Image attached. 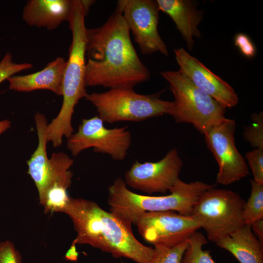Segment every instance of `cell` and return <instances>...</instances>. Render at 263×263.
<instances>
[{
    "mask_svg": "<svg viewBox=\"0 0 263 263\" xmlns=\"http://www.w3.org/2000/svg\"><path fill=\"white\" fill-rule=\"evenodd\" d=\"M251 191L243 207V219L245 225H251L255 222L263 219V183L251 179Z\"/></svg>",
    "mask_w": 263,
    "mask_h": 263,
    "instance_id": "cell-19",
    "label": "cell"
},
{
    "mask_svg": "<svg viewBox=\"0 0 263 263\" xmlns=\"http://www.w3.org/2000/svg\"><path fill=\"white\" fill-rule=\"evenodd\" d=\"M244 203L236 192L213 186L200 195L190 216L204 229L208 240L216 243L245 225Z\"/></svg>",
    "mask_w": 263,
    "mask_h": 263,
    "instance_id": "cell-7",
    "label": "cell"
},
{
    "mask_svg": "<svg viewBox=\"0 0 263 263\" xmlns=\"http://www.w3.org/2000/svg\"><path fill=\"white\" fill-rule=\"evenodd\" d=\"M38 136V147L27 161L28 173L34 181L38 193L39 203L44 200L51 175L50 159L46 151L47 122L45 116L37 113L35 116Z\"/></svg>",
    "mask_w": 263,
    "mask_h": 263,
    "instance_id": "cell-17",
    "label": "cell"
},
{
    "mask_svg": "<svg viewBox=\"0 0 263 263\" xmlns=\"http://www.w3.org/2000/svg\"><path fill=\"white\" fill-rule=\"evenodd\" d=\"M160 11L169 15L187 44L189 50L194 45L193 37L201 34L198 26L203 19L201 11L188 0H157Z\"/></svg>",
    "mask_w": 263,
    "mask_h": 263,
    "instance_id": "cell-16",
    "label": "cell"
},
{
    "mask_svg": "<svg viewBox=\"0 0 263 263\" xmlns=\"http://www.w3.org/2000/svg\"><path fill=\"white\" fill-rule=\"evenodd\" d=\"M178 71L196 87L212 97L225 109L238 103L237 94L226 81L206 67L183 48L174 49Z\"/></svg>",
    "mask_w": 263,
    "mask_h": 263,
    "instance_id": "cell-13",
    "label": "cell"
},
{
    "mask_svg": "<svg viewBox=\"0 0 263 263\" xmlns=\"http://www.w3.org/2000/svg\"><path fill=\"white\" fill-rule=\"evenodd\" d=\"M130 33L117 5L102 25L87 29L86 86L133 88L150 79V73L138 57Z\"/></svg>",
    "mask_w": 263,
    "mask_h": 263,
    "instance_id": "cell-1",
    "label": "cell"
},
{
    "mask_svg": "<svg viewBox=\"0 0 263 263\" xmlns=\"http://www.w3.org/2000/svg\"><path fill=\"white\" fill-rule=\"evenodd\" d=\"M71 9L70 0H30L24 7L22 17L30 26L53 30L68 21Z\"/></svg>",
    "mask_w": 263,
    "mask_h": 263,
    "instance_id": "cell-15",
    "label": "cell"
},
{
    "mask_svg": "<svg viewBox=\"0 0 263 263\" xmlns=\"http://www.w3.org/2000/svg\"><path fill=\"white\" fill-rule=\"evenodd\" d=\"M213 186L198 181L186 183L179 179L169 194L145 195L129 189L124 180L119 177L108 188V203L110 212L132 225L140 215L147 212L173 211L190 216L200 195Z\"/></svg>",
    "mask_w": 263,
    "mask_h": 263,
    "instance_id": "cell-4",
    "label": "cell"
},
{
    "mask_svg": "<svg viewBox=\"0 0 263 263\" xmlns=\"http://www.w3.org/2000/svg\"></svg>",
    "mask_w": 263,
    "mask_h": 263,
    "instance_id": "cell-30",
    "label": "cell"
},
{
    "mask_svg": "<svg viewBox=\"0 0 263 263\" xmlns=\"http://www.w3.org/2000/svg\"><path fill=\"white\" fill-rule=\"evenodd\" d=\"M132 134L127 126L108 129L98 116L82 119L77 131L68 138L67 146L73 156L93 148L95 152L123 160L131 145Z\"/></svg>",
    "mask_w": 263,
    "mask_h": 263,
    "instance_id": "cell-8",
    "label": "cell"
},
{
    "mask_svg": "<svg viewBox=\"0 0 263 263\" xmlns=\"http://www.w3.org/2000/svg\"><path fill=\"white\" fill-rule=\"evenodd\" d=\"M234 44L245 56L251 58L255 56L256 53V47L246 34H237L234 38Z\"/></svg>",
    "mask_w": 263,
    "mask_h": 263,
    "instance_id": "cell-26",
    "label": "cell"
},
{
    "mask_svg": "<svg viewBox=\"0 0 263 263\" xmlns=\"http://www.w3.org/2000/svg\"><path fill=\"white\" fill-rule=\"evenodd\" d=\"M66 65L65 59L58 57L40 71L24 75H13L7 79L9 83V89L26 92L48 90L58 95H62Z\"/></svg>",
    "mask_w": 263,
    "mask_h": 263,
    "instance_id": "cell-14",
    "label": "cell"
},
{
    "mask_svg": "<svg viewBox=\"0 0 263 263\" xmlns=\"http://www.w3.org/2000/svg\"><path fill=\"white\" fill-rule=\"evenodd\" d=\"M92 3V0H72L68 21L72 40L64 74L63 102L58 114L47 128V141L51 142L54 147L62 144L63 136L68 138L73 134L72 117L75 107L88 94L85 82L87 41L85 18Z\"/></svg>",
    "mask_w": 263,
    "mask_h": 263,
    "instance_id": "cell-3",
    "label": "cell"
},
{
    "mask_svg": "<svg viewBox=\"0 0 263 263\" xmlns=\"http://www.w3.org/2000/svg\"><path fill=\"white\" fill-rule=\"evenodd\" d=\"M159 74L168 82L173 94L174 107L171 116L176 122L192 124L204 134L225 117V109L178 71H166Z\"/></svg>",
    "mask_w": 263,
    "mask_h": 263,
    "instance_id": "cell-6",
    "label": "cell"
},
{
    "mask_svg": "<svg viewBox=\"0 0 263 263\" xmlns=\"http://www.w3.org/2000/svg\"><path fill=\"white\" fill-rule=\"evenodd\" d=\"M141 53L169 56L167 45L158 31L160 10L156 0H120L117 5Z\"/></svg>",
    "mask_w": 263,
    "mask_h": 263,
    "instance_id": "cell-10",
    "label": "cell"
},
{
    "mask_svg": "<svg viewBox=\"0 0 263 263\" xmlns=\"http://www.w3.org/2000/svg\"><path fill=\"white\" fill-rule=\"evenodd\" d=\"M0 263H22L20 253L10 241L0 242Z\"/></svg>",
    "mask_w": 263,
    "mask_h": 263,
    "instance_id": "cell-25",
    "label": "cell"
},
{
    "mask_svg": "<svg viewBox=\"0 0 263 263\" xmlns=\"http://www.w3.org/2000/svg\"><path fill=\"white\" fill-rule=\"evenodd\" d=\"M253 123L244 128V139L255 149H263V113H254L251 115Z\"/></svg>",
    "mask_w": 263,
    "mask_h": 263,
    "instance_id": "cell-22",
    "label": "cell"
},
{
    "mask_svg": "<svg viewBox=\"0 0 263 263\" xmlns=\"http://www.w3.org/2000/svg\"><path fill=\"white\" fill-rule=\"evenodd\" d=\"M134 225L142 238L154 246L178 245L200 228L191 216L173 211L143 213Z\"/></svg>",
    "mask_w": 263,
    "mask_h": 263,
    "instance_id": "cell-11",
    "label": "cell"
},
{
    "mask_svg": "<svg viewBox=\"0 0 263 263\" xmlns=\"http://www.w3.org/2000/svg\"><path fill=\"white\" fill-rule=\"evenodd\" d=\"M160 93L142 94L133 88L110 89L102 93L87 94L86 99L96 108L98 116L105 122H140L148 118L171 115L173 101L160 98Z\"/></svg>",
    "mask_w": 263,
    "mask_h": 263,
    "instance_id": "cell-5",
    "label": "cell"
},
{
    "mask_svg": "<svg viewBox=\"0 0 263 263\" xmlns=\"http://www.w3.org/2000/svg\"><path fill=\"white\" fill-rule=\"evenodd\" d=\"M71 219L77 235L76 244H87L110 253L113 257L149 263L154 248L146 246L134 236L131 225L95 202L70 197L63 212Z\"/></svg>",
    "mask_w": 263,
    "mask_h": 263,
    "instance_id": "cell-2",
    "label": "cell"
},
{
    "mask_svg": "<svg viewBox=\"0 0 263 263\" xmlns=\"http://www.w3.org/2000/svg\"><path fill=\"white\" fill-rule=\"evenodd\" d=\"M30 63L18 64L12 61V56L7 53L0 62V83L14 74L32 67Z\"/></svg>",
    "mask_w": 263,
    "mask_h": 263,
    "instance_id": "cell-23",
    "label": "cell"
},
{
    "mask_svg": "<svg viewBox=\"0 0 263 263\" xmlns=\"http://www.w3.org/2000/svg\"><path fill=\"white\" fill-rule=\"evenodd\" d=\"M76 244L73 241L72 244L65 255L66 260L70 261H76L78 253L76 250Z\"/></svg>",
    "mask_w": 263,
    "mask_h": 263,
    "instance_id": "cell-28",
    "label": "cell"
},
{
    "mask_svg": "<svg viewBox=\"0 0 263 263\" xmlns=\"http://www.w3.org/2000/svg\"><path fill=\"white\" fill-rule=\"evenodd\" d=\"M11 126V122L8 120L0 121V135L8 130Z\"/></svg>",
    "mask_w": 263,
    "mask_h": 263,
    "instance_id": "cell-29",
    "label": "cell"
},
{
    "mask_svg": "<svg viewBox=\"0 0 263 263\" xmlns=\"http://www.w3.org/2000/svg\"><path fill=\"white\" fill-rule=\"evenodd\" d=\"M215 243L240 263H263V244L253 234L250 225H244Z\"/></svg>",
    "mask_w": 263,
    "mask_h": 263,
    "instance_id": "cell-18",
    "label": "cell"
},
{
    "mask_svg": "<svg viewBox=\"0 0 263 263\" xmlns=\"http://www.w3.org/2000/svg\"><path fill=\"white\" fill-rule=\"evenodd\" d=\"M245 157L253 175V180L263 183V149H255L247 152Z\"/></svg>",
    "mask_w": 263,
    "mask_h": 263,
    "instance_id": "cell-24",
    "label": "cell"
},
{
    "mask_svg": "<svg viewBox=\"0 0 263 263\" xmlns=\"http://www.w3.org/2000/svg\"><path fill=\"white\" fill-rule=\"evenodd\" d=\"M188 240L173 246L155 245L153 255L149 263H182L188 245Z\"/></svg>",
    "mask_w": 263,
    "mask_h": 263,
    "instance_id": "cell-21",
    "label": "cell"
},
{
    "mask_svg": "<svg viewBox=\"0 0 263 263\" xmlns=\"http://www.w3.org/2000/svg\"><path fill=\"white\" fill-rule=\"evenodd\" d=\"M251 227L253 234L263 244V219L255 222Z\"/></svg>",
    "mask_w": 263,
    "mask_h": 263,
    "instance_id": "cell-27",
    "label": "cell"
},
{
    "mask_svg": "<svg viewBox=\"0 0 263 263\" xmlns=\"http://www.w3.org/2000/svg\"><path fill=\"white\" fill-rule=\"evenodd\" d=\"M188 241V245L184 253L182 263H215L209 251L203 249L207 241L201 232H194Z\"/></svg>",
    "mask_w": 263,
    "mask_h": 263,
    "instance_id": "cell-20",
    "label": "cell"
},
{
    "mask_svg": "<svg viewBox=\"0 0 263 263\" xmlns=\"http://www.w3.org/2000/svg\"><path fill=\"white\" fill-rule=\"evenodd\" d=\"M235 121L225 117L204 134L207 147L219 166L216 177L219 184H232L249 173L245 161L235 146Z\"/></svg>",
    "mask_w": 263,
    "mask_h": 263,
    "instance_id": "cell-9",
    "label": "cell"
},
{
    "mask_svg": "<svg viewBox=\"0 0 263 263\" xmlns=\"http://www.w3.org/2000/svg\"><path fill=\"white\" fill-rule=\"evenodd\" d=\"M183 164L176 148L157 162H134L125 174L127 186L148 194L166 193L180 179Z\"/></svg>",
    "mask_w": 263,
    "mask_h": 263,
    "instance_id": "cell-12",
    "label": "cell"
}]
</instances>
